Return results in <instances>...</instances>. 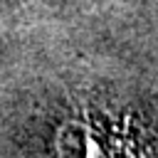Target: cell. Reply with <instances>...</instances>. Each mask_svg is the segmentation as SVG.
Instances as JSON below:
<instances>
[{"mask_svg": "<svg viewBox=\"0 0 158 158\" xmlns=\"http://www.w3.org/2000/svg\"><path fill=\"white\" fill-rule=\"evenodd\" d=\"M57 158H156L148 133L131 116L81 111L54 128Z\"/></svg>", "mask_w": 158, "mask_h": 158, "instance_id": "1", "label": "cell"}]
</instances>
